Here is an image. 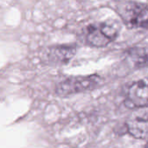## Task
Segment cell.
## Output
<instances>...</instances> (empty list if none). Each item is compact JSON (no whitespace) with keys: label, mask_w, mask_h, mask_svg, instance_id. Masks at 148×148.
Instances as JSON below:
<instances>
[{"label":"cell","mask_w":148,"mask_h":148,"mask_svg":"<svg viewBox=\"0 0 148 148\" xmlns=\"http://www.w3.org/2000/svg\"><path fill=\"white\" fill-rule=\"evenodd\" d=\"M117 11L121 16L124 22L131 27L140 26V23L145 19L148 13V8L140 3L128 2L121 5Z\"/></svg>","instance_id":"277c9868"},{"label":"cell","mask_w":148,"mask_h":148,"mask_svg":"<svg viewBox=\"0 0 148 148\" xmlns=\"http://www.w3.org/2000/svg\"><path fill=\"white\" fill-rule=\"evenodd\" d=\"M126 104L129 108H147L148 107V82L140 80L133 82L129 86L127 94Z\"/></svg>","instance_id":"7a4b0ae2"},{"label":"cell","mask_w":148,"mask_h":148,"mask_svg":"<svg viewBox=\"0 0 148 148\" xmlns=\"http://www.w3.org/2000/svg\"><path fill=\"white\" fill-rule=\"evenodd\" d=\"M146 147H148V142L147 143V144H146Z\"/></svg>","instance_id":"30bf717a"},{"label":"cell","mask_w":148,"mask_h":148,"mask_svg":"<svg viewBox=\"0 0 148 148\" xmlns=\"http://www.w3.org/2000/svg\"><path fill=\"white\" fill-rule=\"evenodd\" d=\"M129 58L136 66H143L148 62V56L144 49H135L129 52Z\"/></svg>","instance_id":"ba28073f"},{"label":"cell","mask_w":148,"mask_h":148,"mask_svg":"<svg viewBox=\"0 0 148 148\" xmlns=\"http://www.w3.org/2000/svg\"><path fill=\"white\" fill-rule=\"evenodd\" d=\"M100 82L101 77L97 75L69 77L61 82L56 86V92L60 96L82 93L95 88L99 85Z\"/></svg>","instance_id":"6da1fadb"},{"label":"cell","mask_w":148,"mask_h":148,"mask_svg":"<svg viewBox=\"0 0 148 148\" xmlns=\"http://www.w3.org/2000/svg\"><path fill=\"white\" fill-rule=\"evenodd\" d=\"M76 49L74 46L58 45L49 49L47 52V60L53 64H64L72 59Z\"/></svg>","instance_id":"5b68a950"},{"label":"cell","mask_w":148,"mask_h":148,"mask_svg":"<svg viewBox=\"0 0 148 148\" xmlns=\"http://www.w3.org/2000/svg\"><path fill=\"white\" fill-rule=\"evenodd\" d=\"M127 127L129 134L136 139L148 140V109L141 108L128 119Z\"/></svg>","instance_id":"3957f363"},{"label":"cell","mask_w":148,"mask_h":148,"mask_svg":"<svg viewBox=\"0 0 148 148\" xmlns=\"http://www.w3.org/2000/svg\"><path fill=\"white\" fill-rule=\"evenodd\" d=\"M140 27H142V28H145V29H148V17L147 18H145L140 24Z\"/></svg>","instance_id":"9c48e42d"},{"label":"cell","mask_w":148,"mask_h":148,"mask_svg":"<svg viewBox=\"0 0 148 148\" xmlns=\"http://www.w3.org/2000/svg\"><path fill=\"white\" fill-rule=\"evenodd\" d=\"M87 41L90 45L95 47H104L111 42V40L102 33L100 27L95 25L88 26Z\"/></svg>","instance_id":"8992f818"},{"label":"cell","mask_w":148,"mask_h":148,"mask_svg":"<svg viewBox=\"0 0 148 148\" xmlns=\"http://www.w3.org/2000/svg\"><path fill=\"white\" fill-rule=\"evenodd\" d=\"M100 29L108 38L113 41L119 35L121 30V24L117 20L108 19L100 25Z\"/></svg>","instance_id":"52a82bcc"}]
</instances>
